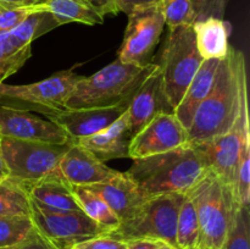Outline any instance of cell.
I'll use <instances>...</instances> for the list:
<instances>
[{"label":"cell","instance_id":"obj_1","mask_svg":"<svg viewBox=\"0 0 250 249\" xmlns=\"http://www.w3.org/2000/svg\"><path fill=\"white\" fill-rule=\"evenodd\" d=\"M247 92L244 55L231 46L226 58L220 61L211 90L195 111L187 131L189 143L195 145L227 133Z\"/></svg>","mask_w":250,"mask_h":249},{"label":"cell","instance_id":"obj_2","mask_svg":"<svg viewBox=\"0 0 250 249\" xmlns=\"http://www.w3.org/2000/svg\"><path fill=\"white\" fill-rule=\"evenodd\" d=\"M209 170L199 149L188 143L173 150L133 160L126 175L146 197L186 193Z\"/></svg>","mask_w":250,"mask_h":249},{"label":"cell","instance_id":"obj_3","mask_svg":"<svg viewBox=\"0 0 250 249\" xmlns=\"http://www.w3.org/2000/svg\"><path fill=\"white\" fill-rule=\"evenodd\" d=\"M155 67L154 62L138 66L115 60L94 75L81 77L66 102V107L82 109L128 104L138 85Z\"/></svg>","mask_w":250,"mask_h":249},{"label":"cell","instance_id":"obj_4","mask_svg":"<svg viewBox=\"0 0 250 249\" xmlns=\"http://www.w3.org/2000/svg\"><path fill=\"white\" fill-rule=\"evenodd\" d=\"M199 222L198 249H222L237 207L231 187L208 171L187 193Z\"/></svg>","mask_w":250,"mask_h":249},{"label":"cell","instance_id":"obj_5","mask_svg":"<svg viewBox=\"0 0 250 249\" xmlns=\"http://www.w3.org/2000/svg\"><path fill=\"white\" fill-rule=\"evenodd\" d=\"M203 58L198 51L193 26L170 28L156 63L163 78L166 99L173 111L199 70Z\"/></svg>","mask_w":250,"mask_h":249},{"label":"cell","instance_id":"obj_6","mask_svg":"<svg viewBox=\"0 0 250 249\" xmlns=\"http://www.w3.org/2000/svg\"><path fill=\"white\" fill-rule=\"evenodd\" d=\"M183 193H168L146 198L138 211L119 228L107 233L120 241L148 238L166 242L176 247V226L180 208L185 200Z\"/></svg>","mask_w":250,"mask_h":249},{"label":"cell","instance_id":"obj_7","mask_svg":"<svg viewBox=\"0 0 250 249\" xmlns=\"http://www.w3.org/2000/svg\"><path fill=\"white\" fill-rule=\"evenodd\" d=\"M70 144L41 143L0 136V150L9 178L24 188L58 172L61 158Z\"/></svg>","mask_w":250,"mask_h":249},{"label":"cell","instance_id":"obj_8","mask_svg":"<svg viewBox=\"0 0 250 249\" xmlns=\"http://www.w3.org/2000/svg\"><path fill=\"white\" fill-rule=\"evenodd\" d=\"M80 78L81 76L75 72L73 66L70 70L56 72L50 77L36 83L22 85L1 83L0 100L5 99L10 102L1 104L14 105L50 117L67 109L66 102Z\"/></svg>","mask_w":250,"mask_h":249},{"label":"cell","instance_id":"obj_9","mask_svg":"<svg viewBox=\"0 0 250 249\" xmlns=\"http://www.w3.org/2000/svg\"><path fill=\"white\" fill-rule=\"evenodd\" d=\"M31 219L37 231L55 249H70L81 242L106 234L83 211L51 210L32 199Z\"/></svg>","mask_w":250,"mask_h":249},{"label":"cell","instance_id":"obj_10","mask_svg":"<svg viewBox=\"0 0 250 249\" xmlns=\"http://www.w3.org/2000/svg\"><path fill=\"white\" fill-rule=\"evenodd\" d=\"M161 4L137 7L128 14V23L117 60L125 63L146 66L165 27Z\"/></svg>","mask_w":250,"mask_h":249},{"label":"cell","instance_id":"obj_11","mask_svg":"<svg viewBox=\"0 0 250 249\" xmlns=\"http://www.w3.org/2000/svg\"><path fill=\"white\" fill-rule=\"evenodd\" d=\"M249 141L250 129L248 92H247L243 95L241 109L231 129L227 133L216 137L211 141L195 144V146L204 156L209 170L231 187L237 161L244 144Z\"/></svg>","mask_w":250,"mask_h":249},{"label":"cell","instance_id":"obj_12","mask_svg":"<svg viewBox=\"0 0 250 249\" xmlns=\"http://www.w3.org/2000/svg\"><path fill=\"white\" fill-rule=\"evenodd\" d=\"M189 143L188 132L173 112H163L149 121L131 139L128 158L132 160L173 150Z\"/></svg>","mask_w":250,"mask_h":249},{"label":"cell","instance_id":"obj_13","mask_svg":"<svg viewBox=\"0 0 250 249\" xmlns=\"http://www.w3.org/2000/svg\"><path fill=\"white\" fill-rule=\"evenodd\" d=\"M0 136L49 144H70L71 137L51 120L29 110L0 103Z\"/></svg>","mask_w":250,"mask_h":249},{"label":"cell","instance_id":"obj_14","mask_svg":"<svg viewBox=\"0 0 250 249\" xmlns=\"http://www.w3.org/2000/svg\"><path fill=\"white\" fill-rule=\"evenodd\" d=\"M126 112L133 136L159 114L173 112L164 92L163 78L158 65L138 85L127 104Z\"/></svg>","mask_w":250,"mask_h":249},{"label":"cell","instance_id":"obj_15","mask_svg":"<svg viewBox=\"0 0 250 249\" xmlns=\"http://www.w3.org/2000/svg\"><path fill=\"white\" fill-rule=\"evenodd\" d=\"M59 172L68 185L81 187L106 182L120 173L76 143H71L61 158Z\"/></svg>","mask_w":250,"mask_h":249},{"label":"cell","instance_id":"obj_16","mask_svg":"<svg viewBox=\"0 0 250 249\" xmlns=\"http://www.w3.org/2000/svg\"><path fill=\"white\" fill-rule=\"evenodd\" d=\"M126 109L127 104L105 107L65 109L48 119L58 124L71 139L75 141L103 131L119 119Z\"/></svg>","mask_w":250,"mask_h":249},{"label":"cell","instance_id":"obj_17","mask_svg":"<svg viewBox=\"0 0 250 249\" xmlns=\"http://www.w3.org/2000/svg\"><path fill=\"white\" fill-rule=\"evenodd\" d=\"M133 137L128 115L125 111L110 126L92 136L73 141L82 148L94 154L100 161L105 163L111 159L128 158V149Z\"/></svg>","mask_w":250,"mask_h":249},{"label":"cell","instance_id":"obj_18","mask_svg":"<svg viewBox=\"0 0 250 249\" xmlns=\"http://www.w3.org/2000/svg\"><path fill=\"white\" fill-rule=\"evenodd\" d=\"M87 188L102 197L121 222L131 219L148 198L124 172H120L106 182L87 186Z\"/></svg>","mask_w":250,"mask_h":249},{"label":"cell","instance_id":"obj_19","mask_svg":"<svg viewBox=\"0 0 250 249\" xmlns=\"http://www.w3.org/2000/svg\"><path fill=\"white\" fill-rule=\"evenodd\" d=\"M220 61L221 60H217V59L203 60L199 70L197 71L192 82L188 85L185 95L181 99L180 104L173 111L175 116L187 131L190 127L198 106L208 97L214 85Z\"/></svg>","mask_w":250,"mask_h":249},{"label":"cell","instance_id":"obj_20","mask_svg":"<svg viewBox=\"0 0 250 249\" xmlns=\"http://www.w3.org/2000/svg\"><path fill=\"white\" fill-rule=\"evenodd\" d=\"M32 200L58 211H82L71 190V186L61 177L60 172L53 173L26 188Z\"/></svg>","mask_w":250,"mask_h":249},{"label":"cell","instance_id":"obj_21","mask_svg":"<svg viewBox=\"0 0 250 249\" xmlns=\"http://www.w3.org/2000/svg\"><path fill=\"white\" fill-rule=\"evenodd\" d=\"M198 51L203 60L226 58L229 50V24L222 19L207 17L193 24Z\"/></svg>","mask_w":250,"mask_h":249},{"label":"cell","instance_id":"obj_22","mask_svg":"<svg viewBox=\"0 0 250 249\" xmlns=\"http://www.w3.org/2000/svg\"><path fill=\"white\" fill-rule=\"evenodd\" d=\"M43 6L59 26L70 22L94 26L102 24L105 19L102 10L90 0H44Z\"/></svg>","mask_w":250,"mask_h":249},{"label":"cell","instance_id":"obj_23","mask_svg":"<svg viewBox=\"0 0 250 249\" xmlns=\"http://www.w3.org/2000/svg\"><path fill=\"white\" fill-rule=\"evenodd\" d=\"M71 190L81 210L95 224L99 225L106 232V234L119 228L121 225L120 219L97 193L90 190L89 188L81 187V186H71Z\"/></svg>","mask_w":250,"mask_h":249},{"label":"cell","instance_id":"obj_24","mask_svg":"<svg viewBox=\"0 0 250 249\" xmlns=\"http://www.w3.org/2000/svg\"><path fill=\"white\" fill-rule=\"evenodd\" d=\"M56 27H59L58 22L51 16L50 12L43 7L29 15L19 26L7 32V34L17 48H26L31 46L34 39L39 38Z\"/></svg>","mask_w":250,"mask_h":249},{"label":"cell","instance_id":"obj_25","mask_svg":"<svg viewBox=\"0 0 250 249\" xmlns=\"http://www.w3.org/2000/svg\"><path fill=\"white\" fill-rule=\"evenodd\" d=\"M208 0H164L161 2L165 24L168 28L193 26L204 16Z\"/></svg>","mask_w":250,"mask_h":249},{"label":"cell","instance_id":"obj_26","mask_svg":"<svg viewBox=\"0 0 250 249\" xmlns=\"http://www.w3.org/2000/svg\"><path fill=\"white\" fill-rule=\"evenodd\" d=\"M199 246V222L190 198L185 197L180 208L176 226V248L198 249Z\"/></svg>","mask_w":250,"mask_h":249},{"label":"cell","instance_id":"obj_27","mask_svg":"<svg viewBox=\"0 0 250 249\" xmlns=\"http://www.w3.org/2000/svg\"><path fill=\"white\" fill-rule=\"evenodd\" d=\"M0 215L31 216V197L21 183L7 177L0 182Z\"/></svg>","mask_w":250,"mask_h":249},{"label":"cell","instance_id":"obj_28","mask_svg":"<svg viewBox=\"0 0 250 249\" xmlns=\"http://www.w3.org/2000/svg\"><path fill=\"white\" fill-rule=\"evenodd\" d=\"M31 55V46L17 48L7 32L0 31V84L12 73L19 71Z\"/></svg>","mask_w":250,"mask_h":249},{"label":"cell","instance_id":"obj_29","mask_svg":"<svg viewBox=\"0 0 250 249\" xmlns=\"http://www.w3.org/2000/svg\"><path fill=\"white\" fill-rule=\"evenodd\" d=\"M36 229L31 216L0 215V247L14 246L24 241Z\"/></svg>","mask_w":250,"mask_h":249},{"label":"cell","instance_id":"obj_30","mask_svg":"<svg viewBox=\"0 0 250 249\" xmlns=\"http://www.w3.org/2000/svg\"><path fill=\"white\" fill-rule=\"evenodd\" d=\"M222 249H250L249 208H236Z\"/></svg>","mask_w":250,"mask_h":249},{"label":"cell","instance_id":"obj_31","mask_svg":"<svg viewBox=\"0 0 250 249\" xmlns=\"http://www.w3.org/2000/svg\"><path fill=\"white\" fill-rule=\"evenodd\" d=\"M43 4L22 7H2L0 6V31L9 32L19 26L33 12L43 9Z\"/></svg>","mask_w":250,"mask_h":249},{"label":"cell","instance_id":"obj_32","mask_svg":"<svg viewBox=\"0 0 250 249\" xmlns=\"http://www.w3.org/2000/svg\"><path fill=\"white\" fill-rule=\"evenodd\" d=\"M90 1L97 5L106 16L110 14L116 15L119 12H125L128 15L137 7L161 4L164 0H90Z\"/></svg>","mask_w":250,"mask_h":249},{"label":"cell","instance_id":"obj_33","mask_svg":"<svg viewBox=\"0 0 250 249\" xmlns=\"http://www.w3.org/2000/svg\"><path fill=\"white\" fill-rule=\"evenodd\" d=\"M75 247L78 249H126V243L120 239L112 238L109 234H102L81 242Z\"/></svg>","mask_w":250,"mask_h":249},{"label":"cell","instance_id":"obj_34","mask_svg":"<svg viewBox=\"0 0 250 249\" xmlns=\"http://www.w3.org/2000/svg\"><path fill=\"white\" fill-rule=\"evenodd\" d=\"M0 249H55L37 229H34L24 241L14 246L0 247Z\"/></svg>","mask_w":250,"mask_h":249},{"label":"cell","instance_id":"obj_35","mask_svg":"<svg viewBox=\"0 0 250 249\" xmlns=\"http://www.w3.org/2000/svg\"><path fill=\"white\" fill-rule=\"evenodd\" d=\"M227 2H229V0H208L207 9H205L203 19H207V17H217V19H222L225 15Z\"/></svg>","mask_w":250,"mask_h":249},{"label":"cell","instance_id":"obj_36","mask_svg":"<svg viewBox=\"0 0 250 249\" xmlns=\"http://www.w3.org/2000/svg\"><path fill=\"white\" fill-rule=\"evenodd\" d=\"M125 243H126V249H156L160 246L161 241L148 238H136L125 241Z\"/></svg>","mask_w":250,"mask_h":249},{"label":"cell","instance_id":"obj_37","mask_svg":"<svg viewBox=\"0 0 250 249\" xmlns=\"http://www.w3.org/2000/svg\"><path fill=\"white\" fill-rule=\"evenodd\" d=\"M44 0H0V6L2 7H22L32 5L43 4Z\"/></svg>","mask_w":250,"mask_h":249},{"label":"cell","instance_id":"obj_38","mask_svg":"<svg viewBox=\"0 0 250 249\" xmlns=\"http://www.w3.org/2000/svg\"><path fill=\"white\" fill-rule=\"evenodd\" d=\"M9 177V171H7L6 164H5L4 158L1 155V150H0V182L5 181Z\"/></svg>","mask_w":250,"mask_h":249},{"label":"cell","instance_id":"obj_39","mask_svg":"<svg viewBox=\"0 0 250 249\" xmlns=\"http://www.w3.org/2000/svg\"><path fill=\"white\" fill-rule=\"evenodd\" d=\"M156 249H177V248H176V247H173L172 244H168V243H166V242H161L160 246H159Z\"/></svg>","mask_w":250,"mask_h":249},{"label":"cell","instance_id":"obj_40","mask_svg":"<svg viewBox=\"0 0 250 249\" xmlns=\"http://www.w3.org/2000/svg\"><path fill=\"white\" fill-rule=\"evenodd\" d=\"M70 249H78L77 247H72V248H70Z\"/></svg>","mask_w":250,"mask_h":249}]
</instances>
